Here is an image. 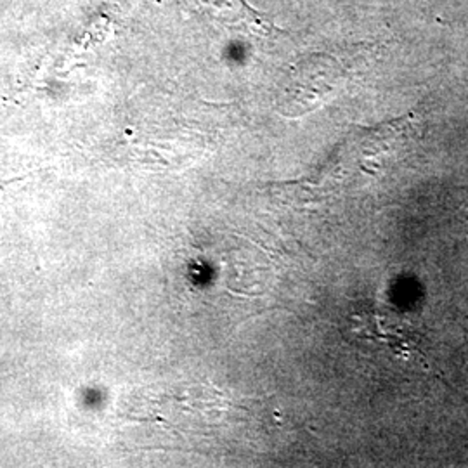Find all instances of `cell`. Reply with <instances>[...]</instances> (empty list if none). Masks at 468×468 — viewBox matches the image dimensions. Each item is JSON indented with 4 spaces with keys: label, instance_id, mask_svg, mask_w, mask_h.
<instances>
[{
    "label": "cell",
    "instance_id": "6da1fadb",
    "mask_svg": "<svg viewBox=\"0 0 468 468\" xmlns=\"http://www.w3.org/2000/svg\"><path fill=\"white\" fill-rule=\"evenodd\" d=\"M346 80L347 69L338 58L332 54H313L292 69L284 87L282 110L290 117L316 110Z\"/></svg>",
    "mask_w": 468,
    "mask_h": 468
},
{
    "label": "cell",
    "instance_id": "7a4b0ae2",
    "mask_svg": "<svg viewBox=\"0 0 468 468\" xmlns=\"http://www.w3.org/2000/svg\"><path fill=\"white\" fill-rule=\"evenodd\" d=\"M201 11L224 25L238 27L250 35H269L272 25L245 0H195Z\"/></svg>",
    "mask_w": 468,
    "mask_h": 468
},
{
    "label": "cell",
    "instance_id": "3957f363",
    "mask_svg": "<svg viewBox=\"0 0 468 468\" xmlns=\"http://www.w3.org/2000/svg\"><path fill=\"white\" fill-rule=\"evenodd\" d=\"M467 218H468V208H467Z\"/></svg>",
    "mask_w": 468,
    "mask_h": 468
}]
</instances>
